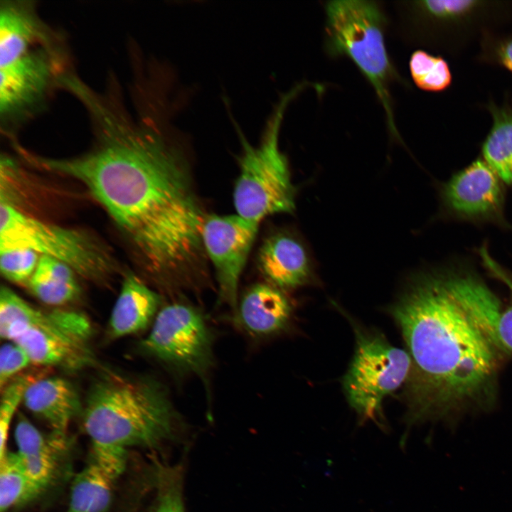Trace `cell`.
I'll list each match as a JSON object with an SVG mask.
<instances>
[{"label":"cell","instance_id":"cell-1","mask_svg":"<svg viewBox=\"0 0 512 512\" xmlns=\"http://www.w3.org/2000/svg\"><path fill=\"white\" fill-rule=\"evenodd\" d=\"M89 107L98 135L95 148L73 158L30 160L82 183L152 272L174 287H191L205 254L207 215L186 156L159 132L132 124L100 100Z\"/></svg>","mask_w":512,"mask_h":512},{"label":"cell","instance_id":"cell-2","mask_svg":"<svg viewBox=\"0 0 512 512\" xmlns=\"http://www.w3.org/2000/svg\"><path fill=\"white\" fill-rule=\"evenodd\" d=\"M391 313L412 361L409 422H451L492 406L501 351L462 306L449 274L415 279Z\"/></svg>","mask_w":512,"mask_h":512},{"label":"cell","instance_id":"cell-3","mask_svg":"<svg viewBox=\"0 0 512 512\" xmlns=\"http://www.w3.org/2000/svg\"><path fill=\"white\" fill-rule=\"evenodd\" d=\"M92 459L113 479L132 447L155 448L177 437L182 420L159 382L109 371L93 383L82 410Z\"/></svg>","mask_w":512,"mask_h":512},{"label":"cell","instance_id":"cell-4","mask_svg":"<svg viewBox=\"0 0 512 512\" xmlns=\"http://www.w3.org/2000/svg\"><path fill=\"white\" fill-rule=\"evenodd\" d=\"M326 50L331 57H346L373 87L386 114L391 134L395 127L389 85L394 76L385 43V17L374 1L336 0L325 4Z\"/></svg>","mask_w":512,"mask_h":512},{"label":"cell","instance_id":"cell-5","mask_svg":"<svg viewBox=\"0 0 512 512\" xmlns=\"http://www.w3.org/2000/svg\"><path fill=\"white\" fill-rule=\"evenodd\" d=\"M304 86L299 85L282 97L257 146L242 137V151L233 203L236 214L247 220L260 224L268 216L292 213L295 210V188L279 138L287 107Z\"/></svg>","mask_w":512,"mask_h":512},{"label":"cell","instance_id":"cell-6","mask_svg":"<svg viewBox=\"0 0 512 512\" xmlns=\"http://www.w3.org/2000/svg\"><path fill=\"white\" fill-rule=\"evenodd\" d=\"M16 248L56 259L89 279L102 278L112 267L106 251L89 235L43 222L1 200L0 251Z\"/></svg>","mask_w":512,"mask_h":512},{"label":"cell","instance_id":"cell-7","mask_svg":"<svg viewBox=\"0 0 512 512\" xmlns=\"http://www.w3.org/2000/svg\"><path fill=\"white\" fill-rule=\"evenodd\" d=\"M356 349L343 379L347 400L360 421L384 424L383 399L407 381L412 361L407 351L391 345L380 333L354 326Z\"/></svg>","mask_w":512,"mask_h":512},{"label":"cell","instance_id":"cell-8","mask_svg":"<svg viewBox=\"0 0 512 512\" xmlns=\"http://www.w3.org/2000/svg\"><path fill=\"white\" fill-rule=\"evenodd\" d=\"M142 348L181 375L203 377L213 363L210 329L199 309L185 302L159 311Z\"/></svg>","mask_w":512,"mask_h":512},{"label":"cell","instance_id":"cell-9","mask_svg":"<svg viewBox=\"0 0 512 512\" xmlns=\"http://www.w3.org/2000/svg\"><path fill=\"white\" fill-rule=\"evenodd\" d=\"M259 224L238 214L206 215L202 243L215 270L220 302L235 311L240 279L257 234Z\"/></svg>","mask_w":512,"mask_h":512},{"label":"cell","instance_id":"cell-10","mask_svg":"<svg viewBox=\"0 0 512 512\" xmlns=\"http://www.w3.org/2000/svg\"><path fill=\"white\" fill-rule=\"evenodd\" d=\"M48 46L33 48L0 67V115L5 124L18 122L38 108L57 78L56 62Z\"/></svg>","mask_w":512,"mask_h":512},{"label":"cell","instance_id":"cell-11","mask_svg":"<svg viewBox=\"0 0 512 512\" xmlns=\"http://www.w3.org/2000/svg\"><path fill=\"white\" fill-rule=\"evenodd\" d=\"M486 267L501 279L512 292V277L481 250ZM454 291L468 314L501 351L512 353V302L503 308L498 297L481 280L470 274H456Z\"/></svg>","mask_w":512,"mask_h":512},{"label":"cell","instance_id":"cell-12","mask_svg":"<svg viewBox=\"0 0 512 512\" xmlns=\"http://www.w3.org/2000/svg\"><path fill=\"white\" fill-rule=\"evenodd\" d=\"M1 338L20 346L31 363L39 366L77 368L89 358L84 343L65 332L56 311H39L30 323L11 324Z\"/></svg>","mask_w":512,"mask_h":512},{"label":"cell","instance_id":"cell-13","mask_svg":"<svg viewBox=\"0 0 512 512\" xmlns=\"http://www.w3.org/2000/svg\"><path fill=\"white\" fill-rule=\"evenodd\" d=\"M499 178L484 161L477 160L454 176L446 185V202L455 212L467 216L494 213L503 194Z\"/></svg>","mask_w":512,"mask_h":512},{"label":"cell","instance_id":"cell-14","mask_svg":"<svg viewBox=\"0 0 512 512\" xmlns=\"http://www.w3.org/2000/svg\"><path fill=\"white\" fill-rule=\"evenodd\" d=\"M257 265L267 283L280 289L302 286L311 274L305 247L287 233H278L265 240L259 249Z\"/></svg>","mask_w":512,"mask_h":512},{"label":"cell","instance_id":"cell-15","mask_svg":"<svg viewBox=\"0 0 512 512\" xmlns=\"http://www.w3.org/2000/svg\"><path fill=\"white\" fill-rule=\"evenodd\" d=\"M23 402L49 426L52 433L63 437H66L70 422L82 410L74 385L55 376L33 380L25 391Z\"/></svg>","mask_w":512,"mask_h":512},{"label":"cell","instance_id":"cell-16","mask_svg":"<svg viewBox=\"0 0 512 512\" xmlns=\"http://www.w3.org/2000/svg\"><path fill=\"white\" fill-rule=\"evenodd\" d=\"M235 311V319L246 332L264 337L278 333L287 325L292 305L282 289L260 283L245 292Z\"/></svg>","mask_w":512,"mask_h":512},{"label":"cell","instance_id":"cell-17","mask_svg":"<svg viewBox=\"0 0 512 512\" xmlns=\"http://www.w3.org/2000/svg\"><path fill=\"white\" fill-rule=\"evenodd\" d=\"M48 35L28 1H4L0 6V67L33 48L48 44Z\"/></svg>","mask_w":512,"mask_h":512},{"label":"cell","instance_id":"cell-18","mask_svg":"<svg viewBox=\"0 0 512 512\" xmlns=\"http://www.w3.org/2000/svg\"><path fill=\"white\" fill-rule=\"evenodd\" d=\"M160 303V296L137 276L127 275L110 314V335L120 338L144 330L155 319Z\"/></svg>","mask_w":512,"mask_h":512},{"label":"cell","instance_id":"cell-19","mask_svg":"<svg viewBox=\"0 0 512 512\" xmlns=\"http://www.w3.org/2000/svg\"><path fill=\"white\" fill-rule=\"evenodd\" d=\"M66 438L52 432L47 437L18 415L14 429L16 453L30 476L46 489L57 472L58 454L64 448Z\"/></svg>","mask_w":512,"mask_h":512},{"label":"cell","instance_id":"cell-20","mask_svg":"<svg viewBox=\"0 0 512 512\" xmlns=\"http://www.w3.org/2000/svg\"><path fill=\"white\" fill-rule=\"evenodd\" d=\"M74 273L66 264L52 257L40 256L28 284L33 294L43 303L63 305L74 300L79 294Z\"/></svg>","mask_w":512,"mask_h":512},{"label":"cell","instance_id":"cell-21","mask_svg":"<svg viewBox=\"0 0 512 512\" xmlns=\"http://www.w3.org/2000/svg\"><path fill=\"white\" fill-rule=\"evenodd\" d=\"M114 481L92 459L75 476L65 512H106L112 502Z\"/></svg>","mask_w":512,"mask_h":512},{"label":"cell","instance_id":"cell-22","mask_svg":"<svg viewBox=\"0 0 512 512\" xmlns=\"http://www.w3.org/2000/svg\"><path fill=\"white\" fill-rule=\"evenodd\" d=\"M32 479L16 453L7 451L0 457V511L27 503L45 489Z\"/></svg>","mask_w":512,"mask_h":512},{"label":"cell","instance_id":"cell-23","mask_svg":"<svg viewBox=\"0 0 512 512\" xmlns=\"http://www.w3.org/2000/svg\"><path fill=\"white\" fill-rule=\"evenodd\" d=\"M493 127L483 145L485 162L500 180L512 184V113L496 111Z\"/></svg>","mask_w":512,"mask_h":512},{"label":"cell","instance_id":"cell-24","mask_svg":"<svg viewBox=\"0 0 512 512\" xmlns=\"http://www.w3.org/2000/svg\"><path fill=\"white\" fill-rule=\"evenodd\" d=\"M183 467L157 464L154 484L156 494L149 512H185Z\"/></svg>","mask_w":512,"mask_h":512},{"label":"cell","instance_id":"cell-25","mask_svg":"<svg viewBox=\"0 0 512 512\" xmlns=\"http://www.w3.org/2000/svg\"><path fill=\"white\" fill-rule=\"evenodd\" d=\"M409 66L415 84L423 90H443L451 82L449 66L440 57L416 50L411 55Z\"/></svg>","mask_w":512,"mask_h":512},{"label":"cell","instance_id":"cell-26","mask_svg":"<svg viewBox=\"0 0 512 512\" xmlns=\"http://www.w3.org/2000/svg\"><path fill=\"white\" fill-rule=\"evenodd\" d=\"M36 379L31 374H23L14 378L1 390L0 405V457L7 450L9 429L19 405L23 402L26 388Z\"/></svg>","mask_w":512,"mask_h":512},{"label":"cell","instance_id":"cell-27","mask_svg":"<svg viewBox=\"0 0 512 512\" xmlns=\"http://www.w3.org/2000/svg\"><path fill=\"white\" fill-rule=\"evenodd\" d=\"M36 252L24 248L0 251V270L8 280L16 283H28L39 258Z\"/></svg>","mask_w":512,"mask_h":512},{"label":"cell","instance_id":"cell-28","mask_svg":"<svg viewBox=\"0 0 512 512\" xmlns=\"http://www.w3.org/2000/svg\"><path fill=\"white\" fill-rule=\"evenodd\" d=\"M31 361L26 351L14 342L6 343L0 350V388L2 390Z\"/></svg>","mask_w":512,"mask_h":512},{"label":"cell","instance_id":"cell-29","mask_svg":"<svg viewBox=\"0 0 512 512\" xmlns=\"http://www.w3.org/2000/svg\"><path fill=\"white\" fill-rule=\"evenodd\" d=\"M425 11L437 17H451L462 14L476 2L475 1H423L418 2Z\"/></svg>","mask_w":512,"mask_h":512},{"label":"cell","instance_id":"cell-30","mask_svg":"<svg viewBox=\"0 0 512 512\" xmlns=\"http://www.w3.org/2000/svg\"><path fill=\"white\" fill-rule=\"evenodd\" d=\"M500 57L503 64L512 71V41L501 48Z\"/></svg>","mask_w":512,"mask_h":512}]
</instances>
